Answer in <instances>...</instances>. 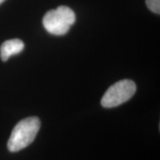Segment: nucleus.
Segmentation results:
<instances>
[{"label": "nucleus", "mask_w": 160, "mask_h": 160, "mask_svg": "<svg viewBox=\"0 0 160 160\" xmlns=\"http://www.w3.org/2000/svg\"><path fill=\"white\" fill-rule=\"evenodd\" d=\"M148 8L153 13H160V0H146Z\"/></svg>", "instance_id": "obj_5"}, {"label": "nucleus", "mask_w": 160, "mask_h": 160, "mask_svg": "<svg viewBox=\"0 0 160 160\" xmlns=\"http://www.w3.org/2000/svg\"><path fill=\"white\" fill-rule=\"evenodd\" d=\"M40 125L39 119L35 117L26 118L18 122L8 142L9 151H19L33 142L39 131Z\"/></svg>", "instance_id": "obj_1"}, {"label": "nucleus", "mask_w": 160, "mask_h": 160, "mask_svg": "<svg viewBox=\"0 0 160 160\" xmlns=\"http://www.w3.org/2000/svg\"><path fill=\"white\" fill-rule=\"evenodd\" d=\"M76 21L74 12L67 6H59L56 10L48 11L42 23L46 31L56 36L65 35Z\"/></svg>", "instance_id": "obj_2"}, {"label": "nucleus", "mask_w": 160, "mask_h": 160, "mask_svg": "<svg viewBox=\"0 0 160 160\" xmlns=\"http://www.w3.org/2000/svg\"><path fill=\"white\" fill-rule=\"evenodd\" d=\"M136 91L137 86L132 80H121L108 89L102 98L101 105L106 108L117 107L131 99Z\"/></svg>", "instance_id": "obj_3"}, {"label": "nucleus", "mask_w": 160, "mask_h": 160, "mask_svg": "<svg viewBox=\"0 0 160 160\" xmlns=\"http://www.w3.org/2000/svg\"><path fill=\"white\" fill-rule=\"evenodd\" d=\"M25 44L19 39H13L5 41L0 48V57L2 61L5 62L11 56L18 54L23 51Z\"/></svg>", "instance_id": "obj_4"}, {"label": "nucleus", "mask_w": 160, "mask_h": 160, "mask_svg": "<svg viewBox=\"0 0 160 160\" xmlns=\"http://www.w3.org/2000/svg\"><path fill=\"white\" fill-rule=\"evenodd\" d=\"M4 1H5V0H0V5H1V4H2V3Z\"/></svg>", "instance_id": "obj_6"}]
</instances>
